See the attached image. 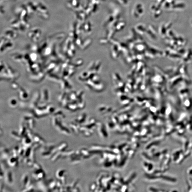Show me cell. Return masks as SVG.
I'll return each instance as SVG.
<instances>
[{"label": "cell", "instance_id": "d6986e66", "mask_svg": "<svg viewBox=\"0 0 192 192\" xmlns=\"http://www.w3.org/2000/svg\"><path fill=\"white\" fill-rule=\"evenodd\" d=\"M36 150L34 149H33L31 148V150L30 154V156L29 158L33 162H35V152Z\"/></svg>", "mask_w": 192, "mask_h": 192}, {"label": "cell", "instance_id": "603a6c76", "mask_svg": "<svg viewBox=\"0 0 192 192\" xmlns=\"http://www.w3.org/2000/svg\"><path fill=\"white\" fill-rule=\"evenodd\" d=\"M69 126L71 129H72L73 131H74L76 133L77 132V127H76V126L75 125H74V124L72 123L70 124Z\"/></svg>", "mask_w": 192, "mask_h": 192}, {"label": "cell", "instance_id": "ffe728a7", "mask_svg": "<svg viewBox=\"0 0 192 192\" xmlns=\"http://www.w3.org/2000/svg\"><path fill=\"white\" fill-rule=\"evenodd\" d=\"M33 191H34L33 186L32 184L28 187L24 188L22 191L23 192H31Z\"/></svg>", "mask_w": 192, "mask_h": 192}, {"label": "cell", "instance_id": "8992f818", "mask_svg": "<svg viewBox=\"0 0 192 192\" xmlns=\"http://www.w3.org/2000/svg\"><path fill=\"white\" fill-rule=\"evenodd\" d=\"M33 141L34 142L40 143L42 145H45L46 144L45 140L38 134H33Z\"/></svg>", "mask_w": 192, "mask_h": 192}, {"label": "cell", "instance_id": "ba28073f", "mask_svg": "<svg viewBox=\"0 0 192 192\" xmlns=\"http://www.w3.org/2000/svg\"><path fill=\"white\" fill-rule=\"evenodd\" d=\"M47 185L50 191L56 190V181L53 179L50 180L48 183Z\"/></svg>", "mask_w": 192, "mask_h": 192}, {"label": "cell", "instance_id": "ac0fdd59", "mask_svg": "<svg viewBox=\"0 0 192 192\" xmlns=\"http://www.w3.org/2000/svg\"><path fill=\"white\" fill-rule=\"evenodd\" d=\"M19 147L18 146H16L14 147L12 150V155L14 157L18 158V151L19 149Z\"/></svg>", "mask_w": 192, "mask_h": 192}, {"label": "cell", "instance_id": "9c48e42d", "mask_svg": "<svg viewBox=\"0 0 192 192\" xmlns=\"http://www.w3.org/2000/svg\"><path fill=\"white\" fill-rule=\"evenodd\" d=\"M68 147V143L65 142H62L60 143L57 147V150L58 151L61 152H63L65 151V149Z\"/></svg>", "mask_w": 192, "mask_h": 192}, {"label": "cell", "instance_id": "6da1fadb", "mask_svg": "<svg viewBox=\"0 0 192 192\" xmlns=\"http://www.w3.org/2000/svg\"><path fill=\"white\" fill-rule=\"evenodd\" d=\"M32 177L34 180L39 181L44 179L45 177V174L42 169L34 170L32 173Z\"/></svg>", "mask_w": 192, "mask_h": 192}, {"label": "cell", "instance_id": "5bb4252c", "mask_svg": "<svg viewBox=\"0 0 192 192\" xmlns=\"http://www.w3.org/2000/svg\"><path fill=\"white\" fill-rule=\"evenodd\" d=\"M66 173V171L65 169H59L55 173V176L58 180H60Z\"/></svg>", "mask_w": 192, "mask_h": 192}, {"label": "cell", "instance_id": "3957f363", "mask_svg": "<svg viewBox=\"0 0 192 192\" xmlns=\"http://www.w3.org/2000/svg\"><path fill=\"white\" fill-rule=\"evenodd\" d=\"M19 162L18 158L12 156L8 159L7 163L9 167L14 168L18 166Z\"/></svg>", "mask_w": 192, "mask_h": 192}, {"label": "cell", "instance_id": "30bf717a", "mask_svg": "<svg viewBox=\"0 0 192 192\" xmlns=\"http://www.w3.org/2000/svg\"><path fill=\"white\" fill-rule=\"evenodd\" d=\"M11 136L12 138L16 141L20 142L22 141L23 137L15 131H13L11 132Z\"/></svg>", "mask_w": 192, "mask_h": 192}, {"label": "cell", "instance_id": "52a82bcc", "mask_svg": "<svg viewBox=\"0 0 192 192\" xmlns=\"http://www.w3.org/2000/svg\"><path fill=\"white\" fill-rule=\"evenodd\" d=\"M38 186L39 188H40V190H42L43 191H50L48 187L47 184H46L43 182V181H42V180L39 181Z\"/></svg>", "mask_w": 192, "mask_h": 192}, {"label": "cell", "instance_id": "5b68a950", "mask_svg": "<svg viewBox=\"0 0 192 192\" xmlns=\"http://www.w3.org/2000/svg\"><path fill=\"white\" fill-rule=\"evenodd\" d=\"M10 152L9 150L4 147L1 148V155L3 160H7L9 158Z\"/></svg>", "mask_w": 192, "mask_h": 192}, {"label": "cell", "instance_id": "8fae6325", "mask_svg": "<svg viewBox=\"0 0 192 192\" xmlns=\"http://www.w3.org/2000/svg\"><path fill=\"white\" fill-rule=\"evenodd\" d=\"M30 178H29V176L27 174H24L22 176L21 178V183H22V186H23V189L26 186L28 183Z\"/></svg>", "mask_w": 192, "mask_h": 192}, {"label": "cell", "instance_id": "7c38bea8", "mask_svg": "<svg viewBox=\"0 0 192 192\" xmlns=\"http://www.w3.org/2000/svg\"><path fill=\"white\" fill-rule=\"evenodd\" d=\"M26 130H27V125H26L25 124H22L19 127V133L23 137V136L26 134Z\"/></svg>", "mask_w": 192, "mask_h": 192}, {"label": "cell", "instance_id": "7402d4cb", "mask_svg": "<svg viewBox=\"0 0 192 192\" xmlns=\"http://www.w3.org/2000/svg\"><path fill=\"white\" fill-rule=\"evenodd\" d=\"M66 179H67V176H66V174H65L60 179L63 185H65L66 184Z\"/></svg>", "mask_w": 192, "mask_h": 192}, {"label": "cell", "instance_id": "4fadbf2b", "mask_svg": "<svg viewBox=\"0 0 192 192\" xmlns=\"http://www.w3.org/2000/svg\"><path fill=\"white\" fill-rule=\"evenodd\" d=\"M62 152L58 151L53 155L51 158V161L53 162L56 161L60 158H61Z\"/></svg>", "mask_w": 192, "mask_h": 192}, {"label": "cell", "instance_id": "2e32d148", "mask_svg": "<svg viewBox=\"0 0 192 192\" xmlns=\"http://www.w3.org/2000/svg\"><path fill=\"white\" fill-rule=\"evenodd\" d=\"M41 155L43 158L46 159H51V157L53 155V153L51 151H43L41 152Z\"/></svg>", "mask_w": 192, "mask_h": 192}, {"label": "cell", "instance_id": "277c9868", "mask_svg": "<svg viewBox=\"0 0 192 192\" xmlns=\"http://www.w3.org/2000/svg\"><path fill=\"white\" fill-rule=\"evenodd\" d=\"M4 177L6 183H8V184H10L13 183V180L12 172L10 170L6 171V173H4Z\"/></svg>", "mask_w": 192, "mask_h": 192}, {"label": "cell", "instance_id": "e0dca14e", "mask_svg": "<svg viewBox=\"0 0 192 192\" xmlns=\"http://www.w3.org/2000/svg\"><path fill=\"white\" fill-rule=\"evenodd\" d=\"M25 120L28 121V124H27V125L31 130H32L34 129V126H35V123H34V121L33 119H32V118H31V119L25 118Z\"/></svg>", "mask_w": 192, "mask_h": 192}, {"label": "cell", "instance_id": "7a4b0ae2", "mask_svg": "<svg viewBox=\"0 0 192 192\" xmlns=\"http://www.w3.org/2000/svg\"><path fill=\"white\" fill-rule=\"evenodd\" d=\"M22 141L23 144L22 146L24 148L32 147L33 143L32 142V140L29 138L26 134L23 136Z\"/></svg>", "mask_w": 192, "mask_h": 192}, {"label": "cell", "instance_id": "9a60e30c", "mask_svg": "<svg viewBox=\"0 0 192 192\" xmlns=\"http://www.w3.org/2000/svg\"><path fill=\"white\" fill-rule=\"evenodd\" d=\"M74 151L73 150L64 151V152H62L61 158H65L68 157H71L72 155L74 154Z\"/></svg>", "mask_w": 192, "mask_h": 192}, {"label": "cell", "instance_id": "44dd1931", "mask_svg": "<svg viewBox=\"0 0 192 192\" xmlns=\"http://www.w3.org/2000/svg\"><path fill=\"white\" fill-rule=\"evenodd\" d=\"M32 167L34 169V170H38L42 169L40 164H39V163H38L36 162V161L34 162Z\"/></svg>", "mask_w": 192, "mask_h": 192}]
</instances>
